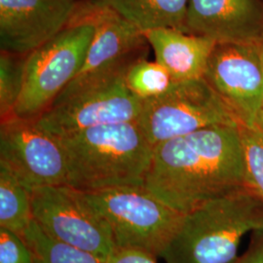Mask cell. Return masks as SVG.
<instances>
[{
	"instance_id": "cell-22",
	"label": "cell",
	"mask_w": 263,
	"mask_h": 263,
	"mask_svg": "<svg viewBox=\"0 0 263 263\" xmlns=\"http://www.w3.org/2000/svg\"><path fill=\"white\" fill-rule=\"evenodd\" d=\"M105 263H158L157 257L135 250H115Z\"/></svg>"
},
{
	"instance_id": "cell-5",
	"label": "cell",
	"mask_w": 263,
	"mask_h": 263,
	"mask_svg": "<svg viewBox=\"0 0 263 263\" xmlns=\"http://www.w3.org/2000/svg\"><path fill=\"white\" fill-rule=\"evenodd\" d=\"M83 193L107 223L116 250H135L160 257L183 216L144 185Z\"/></svg>"
},
{
	"instance_id": "cell-20",
	"label": "cell",
	"mask_w": 263,
	"mask_h": 263,
	"mask_svg": "<svg viewBox=\"0 0 263 263\" xmlns=\"http://www.w3.org/2000/svg\"><path fill=\"white\" fill-rule=\"evenodd\" d=\"M246 185L263 200V134L255 127L239 125Z\"/></svg>"
},
{
	"instance_id": "cell-3",
	"label": "cell",
	"mask_w": 263,
	"mask_h": 263,
	"mask_svg": "<svg viewBox=\"0 0 263 263\" xmlns=\"http://www.w3.org/2000/svg\"><path fill=\"white\" fill-rule=\"evenodd\" d=\"M263 231V200L242 188L182 216L160 257L166 263H231L245 236Z\"/></svg>"
},
{
	"instance_id": "cell-17",
	"label": "cell",
	"mask_w": 263,
	"mask_h": 263,
	"mask_svg": "<svg viewBox=\"0 0 263 263\" xmlns=\"http://www.w3.org/2000/svg\"><path fill=\"white\" fill-rule=\"evenodd\" d=\"M22 236L32 253L33 263H105L97 254L47 235L34 220Z\"/></svg>"
},
{
	"instance_id": "cell-23",
	"label": "cell",
	"mask_w": 263,
	"mask_h": 263,
	"mask_svg": "<svg viewBox=\"0 0 263 263\" xmlns=\"http://www.w3.org/2000/svg\"><path fill=\"white\" fill-rule=\"evenodd\" d=\"M231 263H263V231L255 232L248 251Z\"/></svg>"
},
{
	"instance_id": "cell-18",
	"label": "cell",
	"mask_w": 263,
	"mask_h": 263,
	"mask_svg": "<svg viewBox=\"0 0 263 263\" xmlns=\"http://www.w3.org/2000/svg\"><path fill=\"white\" fill-rule=\"evenodd\" d=\"M125 80L129 90L141 101L165 94L176 82L164 66L156 61H147L144 57L132 63Z\"/></svg>"
},
{
	"instance_id": "cell-10",
	"label": "cell",
	"mask_w": 263,
	"mask_h": 263,
	"mask_svg": "<svg viewBox=\"0 0 263 263\" xmlns=\"http://www.w3.org/2000/svg\"><path fill=\"white\" fill-rule=\"evenodd\" d=\"M204 79L235 114L254 127L263 106V66L258 42L216 43Z\"/></svg>"
},
{
	"instance_id": "cell-6",
	"label": "cell",
	"mask_w": 263,
	"mask_h": 263,
	"mask_svg": "<svg viewBox=\"0 0 263 263\" xmlns=\"http://www.w3.org/2000/svg\"><path fill=\"white\" fill-rule=\"evenodd\" d=\"M94 34V23L76 11L67 27L28 54L13 116L35 120L47 110L81 70Z\"/></svg>"
},
{
	"instance_id": "cell-24",
	"label": "cell",
	"mask_w": 263,
	"mask_h": 263,
	"mask_svg": "<svg viewBox=\"0 0 263 263\" xmlns=\"http://www.w3.org/2000/svg\"><path fill=\"white\" fill-rule=\"evenodd\" d=\"M254 127H255L257 130H259L263 134V106L261 107L260 111L257 114Z\"/></svg>"
},
{
	"instance_id": "cell-11",
	"label": "cell",
	"mask_w": 263,
	"mask_h": 263,
	"mask_svg": "<svg viewBox=\"0 0 263 263\" xmlns=\"http://www.w3.org/2000/svg\"><path fill=\"white\" fill-rule=\"evenodd\" d=\"M76 0H0L1 52L28 55L73 19Z\"/></svg>"
},
{
	"instance_id": "cell-13",
	"label": "cell",
	"mask_w": 263,
	"mask_h": 263,
	"mask_svg": "<svg viewBox=\"0 0 263 263\" xmlns=\"http://www.w3.org/2000/svg\"><path fill=\"white\" fill-rule=\"evenodd\" d=\"M77 13L95 24V34L79 73L74 77L104 71L125 61L143 57L147 41L143 32L113 10L90 0L79 3Z\"/></svg>"
},
{
	"instance_id": "cell-25",
	"label": "cell",
	"mask_w": 263,
	"mask_h": 263,
	"mask_svg": "<svg viewBox=\"0 0 263 263\" xmlns=\"http://www.w3.org/2000/svg\"><path fill=\"white\" fill-rule=\"evenodd\" d=\"M258 47H259V53H260V58H261L263 66V39L258 41Z\"/></svg>"
},
{
	"instance_id": "cell-19",
	"label": "cell",
	"mask_w": 263,
	"mask_h": 263,
	"mask_svg": "<svg viewBox=\"0 0 263 263\" xmlns=\"http://www.w3.org/2000/svg\"><path fill=\"white\" fill-rule=\"evenodd\" d=\"M28 55L1 52L0 55V117L1 121L13 116L25 80Z\"/></svg>"
},
{
	"instance_id": "cell-1",
	"label": "cell",
	"mask_w": 263,
	"mask_h": 263,
	"mask_svg": "<svg viewBox=\"0 0 263 263\" xmlns=\"http://www.w3.org/2000/svg\"><path fill=\"white\" fill-rule=\"evenodd\" d=\"M143 185L184 215L247 187L239 125H217L154 146Z\"/></svg>"
},
{
	"instance_id": "cell-15",
	"label": "cell",
	"mask_w": 263,
	"mask_h": 263,
	"mask_svg": "<svg viewBox=\"0 0 263 263\" xmlns=\"http://www.w3.org/2000/svg\"><path fill=\"white\" fill-rule=\"evenodd\" d=\"M113 10L141 32L175 28L186 32L188 0H92Z\"/></svg>"
},
{
	"instance_id": "cell-9",
	"label": "cell",
	"mask_w": 263,
	"mask_h": 263,
	"mask_svg": "<svg viewBox=\"0 0 263 263\" xmlns=\"http://www.w3.org/2000/svg\"><path fill=\"white\" fill-rule=\"evenodd\" d=\"M0 165L30 190L67 185V162L61 142L33 119L11 116L1 121Z\"/></svg>"
},
{
	"instance_id": "cell-16",
	"label": "cell",
	"mask_w": 263,
	"mask_h": 263,
	"mask_svg": "<svg viewBox=\"0 0 263 263\" xmlns=\"http://www.w3.org/2000/svg\"><path fill=\"white\" fill-rule=\"evenodd\" d=\"M31 191L0 165V227L22 235L33 220Z\"/></svg>"
},
{
	"instance_id": "cell-8",
	"label": "cell",
	"mask_w": 263,
	"mask_h": 263,
	"mask_svg": "<svg viewBox=\"0 0 263 263\" xmlns=\"http://www.w3.org/2000/svg\"><path fill=\"white\" fill-rule=\"evenodd\" d=\"M33 220L47 235L107 259L116 250L103 216L69 185H50L31 191Z\"/></svg>"
},
{
	"instance_id": "cell-21",
	"label": "cell",
	"mask_w": 263,
	"mask_h": 263,
	"mask_svg": "<svg viewBox=\"0 0 263 263\" xmlns=\"http://www.w3.org/2000/svg\"><path fill=\"white\" fill-rule=\"evenodd\" d=\"M0 263H33V256L23 236L0 227Z\"/></svg>"
},
{
	"instance_id": "cell-12",
	"label": "cell",
	"mask_w": 263,
	"mask_h": 263,
	"mask_svg": "<svg viewBox=\"0 0 263 263\" xmlns=\"http://www.w3.org/2000/svg\"><path fill=\"white\" fill-rule=\"evenodd\" d=\"M186 32L216 43L263 39V0H188Z\"/></svg>"
},
{
	"instance_id": "cell-4",
	"label": "cell",
	"mask_w": 263,
	"mask_h": 263,
	"mask_svg": "<svg viewBox=\"0 0 263 263\" xmlns=\"http://www.w3.org/2000/svg\"><path fill=\"white\" fill-rule=\"evenodd\" d=\"M138 59L125 61L101 72L76 77L35 122L61 138L98 126L137 121L143 101L129 90L125 76Z\"/></svg>"
},
{
	"instance_id": "cell-2",
	"label": "cell",
	"mask_w": 263,
	"mask_h": 263,
	"mask_svg": "<svg viewBox=\"0 0 263 263\" xmlns=\"http://www.w3.org/2000/svg\"><path fill=\"white\" fill-rule=\"evenodd\" d=\"M58 140L66 153L67 185L83 192L143 185L154 146L137 121L93 127Z\"/></svg>"
},
{
	"instance_id": "cell-14",
	"label": "cell",
	"mask_w": 263,
	"mask_h": 263,
	"mask_svg": "<svg viewBox=\"0 0 263 263\" xmlns=\"http://www.w3.org/2000/svg\"><path fill=\"white\" fill-rule=\"evenodd\" d=\"M155 55L176 82L203 78L216 42L211 38L175 28H156L143 32Z\"/></svg>"
},
{
	"instance_id": "cell-7",
	"label": "cell",
	"mask_w": 263,
	"mask_h": 263,
	"mask_svg": "<svg viewBox=\"0 0 263 263\" xmlns=\"http://www.w3.org/2000/svg\"><path fill=\"white\" fill-rule=\"evenodd\" d=\"M137 122L153 146L212 126L240 125L204 77L175 82L165 94L143 101Z\"/></svg>"
}]
</instances>
